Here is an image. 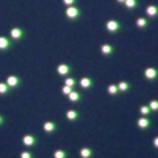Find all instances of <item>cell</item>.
I'll list each match as a JSON object with an SVG mask.
<instances>
[{
	"instance_id": "obj_17",
	"label": "cell",
	"mask_w": 158,
	"mask_h": 158,
	"mask_svg": "<svg viewBox=\"0 0 158 158\" xmlns=\"http://www.w3.org/2000/svg\"><path fill=\"white\" fill-rule=\"evenodd\" d=\"M123 6L127 10H133V9H136V7L139 6V2H138V0H126L123 3Z\"/></svg>"
},
{
	"instance_id": "obj_5",
	"label": "cell",
	"mask_w": 158,
	"mask_h": 158,
	"mask_svg": "<svg viewBox=\"0 0 158 158\" xmlns=\"http://www.w3.org/2000/svg\"><path fill=\"white\" fill-rule=\"evenodd\" d=\"M38 138H37V136L35 135H31V133H29V135H25L22 138V145L23 147H27V148H32V147H37V145H38Z\"/></svg>"
},
{
	"instance_id": "obj_11",
	"label": "cell",
	"mask_w": 158,
	"mask_h": 158,
	"mask_svg": "<svg viewBox=\"0 0 158 158\" xmlns=\"http://www.w3.org/2000/svg\"><path fill=\"white\" fill-rule=\"evenodd\" d=\"M145 12H147V16L149 18V19H155V18H158V6L157 5L147 6Z\"/></svg>"
},
{
	"instance_id": "obj_23",
	"label": "cell",
	"mask_w": 158,
	"mask_h": 158,
	"mask_svg": "<svg viewBox=\"0 0 158 158\" xmlns=\"http://www.w3.org/2000/svg\"><path fill=\"white\" fill-rule=\"evenodd\" d=\"M139 113H141L142 116H145V117H148V116H149V114L152 113V111H151V108H149V106H141V107H139Z\"/></svg>"
},
{
	"instance_id": "obj_20",
	"label": "cell",
	"mask_w": 158,
	"mask_h": 158,
	"mask_svg": "<svg viewBox=\"0 0 158 158\" xmlns=\"http://www.w3.org/2000/svg\"><path fill=\"white\" fill-rule=\"evenodd\" d=\"M10 88L7 86L6 82H0V95H7V94H10Z\"/></svg>"
},
{
	"instance_id": "obj_14",
	"label": "cell",
	"mask_w": 158,
	"mask_h": 158,
	"mask_svg": "<svg viewBox=\"0 0 158 158\" xmlns=\"http://www.w3.org/2000/svg\"><path fill=\"white\" fill-rule=\"evenodd\" d=\"M136 124H138V127H139V129H149V127H151V120L143 116V117L138 118V123Z\"/></svg>"
},
{
	"instance_id": "obj_3",
	"label": "cell",
	"mask_w": 158,
	"mask_h": 158,
	"mask_svg": "<svg viewBox=\"0 0 158 158\" xmlns=\"http://www.w3.org/2000/svg\"><path fill=\"white\" fill-rule=\"evenodd\" d=\"M25 35H27L25 29L19 28V27H13V28H10V31H9V37H10V40L13 41V43L23 40V38H25Z\"/></svg>"
},
{
	"instance_id": "obj_30",
	"label": "cell",
	"mask_w": 158,
	"mask_h": 158,
	"mask_svg": "<svg viewBox=\"0 0 158 158\" xmlns=\"http://www.w3.org/2000/svg\"><path fill=\"white\" fill-rule=\"evenodd\" d=\"M152 145H154V148H155V149H158V136H157V138H154Z\"/></svg>"
},
{
	"instance_id": "obj_24",
	"label": "cell",
	"mask_w": 158,
	"mask_h": 158,
	"mask_svg": "<svg viewBox=\"0 0 158 158\" xmlns=\"http://www.w3.org/2000/svg\"><path fill=\"white\" fill-rule=\"evenodd\" d=\"M148 106H149V108H151L152 113H158V100H151Z\"/></svg>"
},
{
	"instance_id": "obj_27",
	"label": "cell",
	"mask_w": 158,
	"mask_h": 158,
	"mask_svg": "<svg viewBox=\"0 0 158 158\" xmlns=\"http://www.w3.org/2000/svg\"><path fill=\"white\" fill-rule=\"evenodd\" d=\"M19 158H34V154L29 152V151H22L19 154Z\"/></svg>"
},
{
	"instance_id": "obj_28",
	"label": "cell",
	"mask_w": 158,
	"mask_h": 158,
	"mask_svg": "<svg viewBox=\"0 0 158 158\" xmlns=\"http://www.w3.org/2000/svg\"><path fill=\"white\" fill-rule=\"evenodd\" d=\"M72 91H75L73 88H70V86H68V85H64V86L62 88V94H63V95H69Z\"/></svg>"
},
{
	"instance_id": "obj_26",
	"label": "cell",
	"mask_w": 158,
	"mask_h": 158,
	"mask_svg": "<svg viewBox=\"0 0 158 158\" xmlns=\"http://www.w3.org/2000/svg\"><path fill=\"white\" fill-rule=\"evenodd\" d=\"M62 3L66 7H69V6H78V0H62Z\"/></svg>"
},
{
	"instance_id": "obj_13",
	"label": "cell",
	"mask_w": 158,
	"mask_h": 158,
	"mask_svg": "<svg viewBox=\"0 0 158 158\" xmlns=\"http://www.w3.org/2000/svg\"><path fill=\"white\" fill-rule=\"evenodd\" d=\"M135 23H136V27H138L139 29H147L148 27H149V19H148V18L141 16V18H138V19H136Z\"/></svg>"
},
{
	"instance_id": "obj_29",
	"label": "cell",
	"mask_w": 158,
	"mask_h": 158,
	"mask_svg": "<svg viewBox=\"0 0 158 158\" xmlns=\"http://www.w3.org/2000/svg\"><path fill=\"white\" fill-rule=\"evenodd\" d=\"M5 123H6V117L3 116V114H0V127H2Z\"/></svg>"
},
{
	"instance_id": "obj_31",
	"label": "cell",
	"mask_w": 158,
	"mask_h": 158,
	"mask_svg": "<svg viewBox=\"0 0 158 158\" xmlns=\"http://www.w3.org/2000/svg\"><path fill=\"white\" fill-rule=\"evenodd\" d=\"M116 2H117L118 5H123V3H124V2H126V0H116Z\"/></svg>"
},
{
	"instance_id": "obj_16",
	"label": "cell",
	"mask_w": 158,
	"mask_h": 158,
	"mask_svg": "<svg viewBox=\"0 0 158 158\" xmlns=\"http://www.w3.org/2000/svg\"><path fill=\"white\" fill-rule=\"evenodd\" d=\"M66 118L69 122H76L79 118V111L78 110H68L66 111Z\"/></svg>"
},
{
	"instance_id": "obj_22",
	"label": "cell",
	"mask_w": 158,
	"mask_h": 158,
	"mask_svg": "<svg viewBox=\"0 0 158 158\" xmlns=\"http://www.w3.org/2000/svg\"><path fill=\"white\" fill-rule=\"evenodd\" d=\"M117 86H118V91H120V92H127V91H130V88H132V85H130L129 82H120Z\"/></svg>"
},
{
	"instance_id": "obj_21",
	"label": "cell",
	"mask_w": 158,
	"mask_h": 158,
	"mask_svg": "<svg viewBox=\"0 0 158 158\" xmlns=\"http://www.w3.org/2000/svg\"><path fill=\"white\" fill-rule=\"evenodd\" d=\"M69 154L64 151V149H56L53 152V158H68Z\"/></svg>"
},
{
	"instance_id": "obj_6",
	"label": "cell",
	"mask_w": 158,
	"mask_h": 158,
	"mask_svg": "<svg viewBox=\"0 0 158 158\" xmlns=\"http://www.w3.org/2000/svg\"><path fill=\"white\" fill-rule=\"evenodd\" d=\"M143 78L147 79V81H151V82L157 81L158 79V69L154 68V66L147 68L145 70H143Z\"/></svg>"
},
{
	"instance_id": "obj_9",
	"label": "cell",
	"mask_w": 158,
	"mask_h": 158,
	"mask_svg": "<svg viewBox=\"0 0 158 158\" xmlns=\"http://www.w3.org/2000/svg\"><path fill=\"white\" fill-rule=\"evenodd\" d=\"M78 85L79 88H82V89H89L94 85V79L89 78V76H84V78H81L78 81Z\"/></svg>"
},
{
	"instance_id": "obj_12",
	"label": "cell",
	"mask_w": 158,
	"mask_h": 158,
	"mask_svg": "<svg viewBox=\"0 0 158 158\" xmlns=\"http://www.w3.org/2000/svg\"><path fill=\"white\" fill-rule=\"evenodd\" d=\"M100 51L102 53V56H111L114 53V47L111 44H107V43H104V44H101V47H100Z\"/></svg>"
},
{
	"instance_id": "obj_8",
	"label": "cell",
	"mask_w": 158,
	"mask_h": 158,
	"mask_svg": "<svg viewBox=\"0 0 158 158\" xmlns=\"http://www.w3.org/2000/svg\"><path fill=\"white\" fill-rule=\"evenodd\" d=\"M12 45H13V41L10 38H7V37H0V51L2 53H6V51H9L12 48Z\"/></svg>"
},
{
	"instance_id": "obj_18",
	"label": "cell",
	"mask_w": 158,
	"mask_h": 158,
	"mask_svg": "<svg viewBox=\"0 0 158 158\" xmlns=\"http://www.w3.org/2000/svg\"><path fill=\"white\" fill-rule=\"evenodd\" d=\"M78 81H79V79H76V78H72V76H66V78H64V85H68V86H70V88L76 89Z\"/></svg>"
},
{
	"instance_id": "obj_4",
	"label": "cell",
	"mask_w": 158,
	"mask_h": 158,
	"mask_svg": "<svg viewBox=\"0 0 158 158\" xmlns=\"http://www.w3.org/2000/svg\"><path fill=\"white\" fill-rule=\"evenodd\" d=\"M6 84H7V86H9L12 91H13V89H16V88L21 86L22 79H21V76H16V75H9V76L6 78Z\"/></svg>"
},
{
	"instance_id": "obj_1",
	"label": "cell",
	"mask_w": 158,
	"mask_h": 158,
	"mask_svg": "<svg viewBox=\"0 0 158 158\" xmlns=\"http://www.w3.org/2000/svg\"><path fill=\"white\" fill-rule=\"evenodd\" d=\"M106 29L110 34H118L123 29V23L117 21V19H110V21L106 22Z\"/></svg>"
},
{
	"instance_id": "obj_15",
	"label": "cell",
	"mask_w": 158,
	"mask_h": 158,
	"mask_svg": "<svg viewBox=\"0 0 158 158\" xmlns=\"http://www.w3.org/2000/svg\"><path fill=\"white\" fill-rule=\"evenodd\" d=\"M79 155H81V158H92V155H94V149L89 148V147H85L79 151Z\"/></svg>"
},
{
	"instance_id": "obj_7",
	"label": "cell",
	"mask_w": 158,
	"mask_h": 158,
	"mask_svg": "<svg viewBox=\"0 0 158 158\" xmlns=\"http://www.w3.org/2000/svg\"><path fill=\"white\" fill-rule=\"evenodd\" d=\"M56 72L59 76H62V78H66V76H69V75L72 73V66L70 64H68V63H60L59 66H57Z\"/></svg>"
},
{
	"instance_id": "obj_2",
	"label": "cell",
	"mask_w": 158,
	"mask_h": 158,
	"mask_svg": "<svg viewBox=\"0 0 158 158\" xmlns=\"http://www.w3.org/2000/svg\"><path fill=\"white\" fill-rule=\"evenodd\" d=\"M64 15H66L69 21H78L81 15H82V12L79 9V6H69V7L64 9Z\"/></svg>"
},
{
	"instance_id": "obj_25",
	"label": "cell",
	"mask_w": 158,
	"mask_h": 158,
	"mask_svg": "<svg viewBox=\"0 0 158 158\" xmlns=\"http://www.w3.org/2000/svg\"><path fill=\"white\" fill-rule=\"evenodd\" d=\"M118 92H120V91H118L117 85H110V86H108V94H111V95H117Z\"/></svg>"
},
{
	"instance_id": "obj_10",
	"label": "cell",
	"mask_w": 158,
	"mask_h": 158,
	"mask_svg": "<svg viewBox=\"0 0 158 158\" xmlns=\"http://www.w3.org/2000/svg\"><path fill=\"white\" fill-rule=\"evenodd\" d=\"M43 130H44L47 135H51V133H54L57 130V123L56 122H45L43 124Z\"/></svg>"
},
{
	"instance_id": "obj_19",
	"label": "cell",
	"mask_w": 158,
	"mask_h": 158,
	"mask_svg": "<svg viewBox=\"0 0 158 158\" xmlns=\"http://www.w3.org/2000/svg\"><path fill=\"white\" fill-rule=\"evenodd\" d=\"M68 97H69V101H72V102H78V101H81V98H82L81 92H78L76 89L72 91V92H70Z\"/></svg>"
}]
</instances>
